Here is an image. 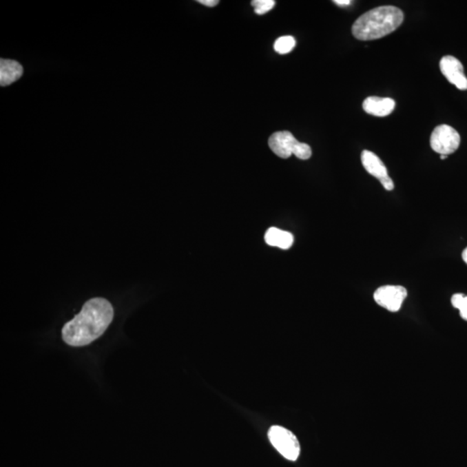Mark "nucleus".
<instances>
[{
	"label": "nucleus",
	"instance_id": "f257e3e1",
	"mask_svg": "<svg viewBox=\"0 0 467 467\" xmlns=\"http://www.w3.org/2000/svg\"><path fill=\"white\" fill-rule=\"evenodd\" d=\"M114 315V307L110 301L103 298H93L83 304L80 313L64 324L63 340L70 346H85L106 331Z\"/></svg>",
	"mask_w": 467,
	"mask_h": 467
},
{
	"label": "nucleus",
	"instance_id": "f03ea898",
	"mask_svg": "<svg viewBox=\"0 0 467 467\" xmlns=\"http://www.w3.org/2000/svg\"><path fill=\"white\" fill-rule=\"evenodd\" d=\"M404 14L393 6H384L371 10L356 20L353 34L362 41L382 39L401 26Z\"/></svg>",
	"mask_w": 467,
	"mask_h": 467
},
{
	"label": "nucleus",
	"instance_id": "7ed1b4c3",
	"mask_svg": "<svg viewBox=\"0 0 467 467\" xmlns=\"http://www.w3.org/2000/svg\"><path fill=\"white\" fill-rule=\"evenodd\" d=\"M269 439L277 451L290 461H296L300 455V445L293 433L283 426H271Z\"/></svg>",
	"mask_w": 467,
	"mask_h": 467
},
{
	"label": "nucleus",
	"instance_id": "20e7f679",
	"mask_svg": "<svg viewBox=\"0 0 467 467\" xmlns=\"http://www.w3.org/2000/svg\"><path fill=\"white\" fill-rule=\"evenodd\" d=\"M459 144L460 136L458 132L448 125H441L435 127L431 134V147L439 154H452L458 150Z\"/></svg>",
	"mask_w": 467,
	"mask_h": 467
},
{
	"label": "nucleus",
	"instance_id": "39448f33",
	"mask_svg": "<svg viewBox=\"0 0 467 467\" xmlns=\"http://www.w3.org/2000/svg\"><path fill=\"white\" fill-rule=\"evenodd\" d=\"M407 290L402 286L388 285L379 287L374 293V300L379 306L392 313L401 309L406 298Z\"/></svg>",
	"mask_w": 467,
	"mask_h": 467
},
{
	"label": "nucleus",
	"instance_id": "423d86ee",
	"mask_svg": "<svg viewBox=\"0 0 467 467\" xmlns=\"http://www.w3.org/2000/svg\"><path fill=\"white\" fill-rule=\"evenodd\" d=\"M442 73L450 83L460 90H467V78L464 73L462 63L455 56L442 57L439 63Z\"/></svg>",
	"mask_w": 467,
	"mask_h": 467
},
{
	"label": "nucleus",
	"instance_id": "0eeeda50",
	"mask_svg": "<svg viewBox=\"0 0 467 467\" xmlns=\"http://www.w3.org/2000/svg\"><path fill=\"white\" fill-rule=\"evenodd\" d=\"M295 137L289 131L277 132L271 135L269 145L271 150L282 158H289L293 154L298 143Z\"/></svg>",
	"mask_w": 467,
	"mask_h": 467
},
{
	"label": "nucleus",
	"instance_id": "6e6552de",
	"mask_svg": "<svg viewBox=\"0 0 467 467\" xmlns=\"http://www.w3.org/2000/svg\"><path fill=\"white\" fill-rule=\"evenodd\" d=\"M395 103L391 98L370 96L364 101L363 108L367 114L385 117L395 110Z\"/></svg>",
	"mask_w": 467,
	"mask_h": 467
},
{
	"label": "nucleus",
	"instance_id": "1a4fd4ad",
	"mask_svg": "<svg viewBox=\"0 0 467 467\" xmlns=\"http://www.w3.org/2000/svg\"><path fill=\"white\" fill-rule=\"evenodd\" d=\"M21 64L14 60H0V85L6 87L17 82L23 76Z\"/></svg>",
	"mask_w": 467,
	"mask_h": 467
},
{
	"label": "nucleus",
	"instance_id": "9d476101",
	"mask_svg": "<svg viewBox=\"0 0 467 467\" xmlns=\"http://www.w3.org/2000/svg\"><path fill=\"white\" fill-rule=\"evenodd\" d=\"M361 161L365 170L373 177L379 179L388 176L387 167L377 154L371 151L364 150L361 154Z\"/></svg>",
	"mask_w": 467,
	"mask_h": 467
},
{
	"label": "nucleus",
	"instance_id": "9b49d317",
	"mask_svg": "<svg viewBox=\"0 0 467 467\" xmlns=\"http://www.w3.org/2000/svg\"><path fill=\"white\" fill-rule=\"evenodd\" d=\"M292 234L276 228H270L265 235L267 245L282 249H289L293 245Z\"/></svg>",
	"mask_w": 467,
	"mask_h": 467
},
{
	"label": "nucleus",
	"instance_id": "f8f14e48",
	"mask_svg": "<svg viewBox=\"0 0 467 467\" xmlns=\"http://www.w3.org/2000/svg\"><path fill=\"white\" fill-rule=\"evenodd\" d=\"M296 45V40L291 36L280 37L276 40L273 49L279 54H287L294 49Z\"/></svg>",
	"mask_w": 467,
	"mask_h": 467
},
{
	"label": "nucleus",
	"instance_id": "ddd939ff",
	"mask_svg": "<svg viewBox=\"0 0 467 467\" xmlns=\"http://www.w3.org/2000/svg\"><path fill=\"white\" fill-rule=\"evenodd\" d=\"M251 5L253 8H255L256 14L263 15L275 8L276 1H273V0H253Z\"/></svg>",
	"mask_w": 467,
	"mask_h": 467
},
{
	"label": "nucleus",
	"instance_id": "4468645a",
	"mask_svg": "<svg viewBox=\"0 0 467 467\" xmlns=\"http://www.w3.org/2000/svg\"><path fill=\"white\" fill-rule=\"evenodd\" d=\"M293 155L302 160H309L311 156V149L309 145L298 142L295 148L293 150Z\"/></svg>",
	"mask_w": 467,
	"mask_h": 467
},
{
	"label": "nucleus",
	"instance_id": "2eb2a0df",
	"mask_svg": "<svg viewBox=\"0 0 467 467\" xmlns=\"http://www.w3.org/2000/svg\"><path fill=\"white\" fill-rule=\"evenodd\" d=\"M379 181H380L382 185L384 186L385 189H387L388 191H393L395 188L394 182L391 178H389L388 175L379 179Z\"/></svg>",
	"mask_w": 467,
	"mask_h": 467
},
{
	"label": "nucleus",
	"instance_id": "dca6fc26",
	"mask_svg": "<svg viewBox=\"0 0 467 467\" xmlns=\"http://www.w3.org/2000/svg\"><path fill=\"white\" fill-rule=\"evenodd\" d=\"M465 299V295L462 293H456L452 297L451 302L453 307L456 308V309H459L460 306L463 303V300Z\"/></svg>",
	"mask_w": 467,
	"mask_h": 467
},
{
	"label": "nucleus",
	"instance_id": "f3484780",
	"mask_svg": "<svg viewBox=\"0 0 467 467\" xmlns=\"http://www.w3.org/2000/svg\"><path fill=\"white\" fill-rule=\"evenodd\" d=\"M459 313L463 320L467 321V296H465V299L463 300L461 306L459 307Z\"/></svg>",
	"mask_w": 467,
	"mask_h": 467
},
{
	"label": "nucleus",
	"instance_id": "a211bd4d",
	"mask_svg": "<svg viewBox=\"0 0 467 467\" xmlns=\"http://www.w3.org/2000/svg\"><path fill=\"white\" fill-rule=\"evenodd\" d=\"M199 4L208 6V8H214L216 5L218 4V0H198Z\"/></svg>",
	"mask_w": 467,
	"mask_h": 467
},
{
	"label": "nucleus",
	"instance_id": "6ab92c4d",
	"mask_svg": "<svg viewBox=\"0 0 467 467\" xmlns=\"http://www.w3.org/2000/svg\"><path fill=\"white\" fill-rule=\"evenodd\" d=\"M333 3L340 6H346L351 4V0H335Z\"/></svg>",
	"mask_w": 467,
	"mask_h": 467
},
{
	"label": "nucleus",
	"instance_id": "aec40b11",
	"mask_svg": "<svg viewBox=\"0 0 467 467\" xmlns=\"http://www.w3.org/2000/svg\"><path fill=\"white\" fill-rule=\"evenodd\" d=\"M462 258L464 262H465L467 264V248L464 250L462 253Z\"/></svg>",
	"mask_w": 467,
	"mask_h": 467
},
{
	"label": "nucleus",
	"instance_id": "412c9836",
	"mask_svg": "<svg viewBox=\"0 0 467 467\" xmlns=\"http://www.w3.org/2000/svg\"><path fill=\"white\" fill-rule=\"evenodd\" d=\"M448 157V156L446 155H441V160H446V158Z\"/></svg>",
	"mask_w": 467,
	"mask_h": 467
}]
</instances>
